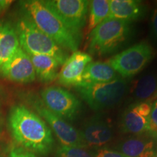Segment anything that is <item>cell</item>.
Listing matches in <instances>:
<instances>
[{"instance_id": "1", "label": "cell", "mask_w": 157, "mask_h": 157, "mask_svg": "<svg viewBox=\"0 0 157 157\" xmlns=\"http://www.w3.org/2000/svg\"><path fill=\"white\" fill-rule=\"evenodd\" d=\"M8 127L11 136L20 147L44 156L52 150L54 138L50 127L26 105L16 104L11 107Z\"/></svg>"}, {"instance_id": "2", "label": "cell", "mask_w": 157, "mask_h": 157, "mask_svg": "<svg viewBox=\"0 0 157 157\" xmlns=\"http://www.w3.org/2000/svg\"><path fill=\"white\" fill-rule=\"evenodd\" d=\"M21 5L23 15L29 17L39 30L53 39L59 46L65 50L77 51L82 34L68 28L43 1H22Z\"/></svg>"}, {"instance_id": "3", "label": "cell", "mask_w": 157, "mask_h": 157, "mask_svg": "<svg viewBox=\"0 0 157 157\" xmlns=\"http://www.w3.org/2000/svg\"><path fill=\"white\" fill-rule=\"evenodd\" d=\"M132 31V22L106 18L89 34L88 50L98 56L113 53L130 39Z\"/></svg>"}, {"instance_id": "4", "label": "cell", "mask_w": 157, "mask_h": 157, "mask_svg": "<svg viewBox=\"0 0 157 157\" xmlns=\"http://www.w3.org/2000/svg\"><path fill=\"white\" fill-rule=\"evenodd\" d=\"M15 27L21 48L27 54L45 55L52 57L63 65L68 53L53 39L40 31L25 15L18 20Z\"/></svg>"}, {"instance_id": "5", "label": "cell", "mask_w": 157, "mask_h": 157, "mask_svg": "<svg viewBox=\"0 0 157 157\" xmlns=\"http://www.w3.org/2000/svg\"><path fill=\"white\" fill-rule=\"evenodd\" d=\"M128 84L124 78H117L105 83H82L76 87L82 99L94 111L111 109L122 101Z\"/></svg>"}, {"instance_id": "6", "label": "cell", "mask_w": 157, "mask_h": 157, "mask_svg": "<svg viewBox=\"0 0 157 157\" xmlns=\"http://www.w3.org/2000/svg\"><path fill=\"white\" fill-rule=\"evenodd\" d=\"M154 57L151 45L140 42L111 57L106 63L123 78H129L140 73Z\"/></svg>"}, {"instance_id": "7", "label": "cell", "mask_w": 157, "mask_h": 157, "mask_svg": "<svg viewBox=\"0 0 157 157\" xmlns=\"http://www.w3.org/2000/svg\"><path fill=\"white\" fill-rule=\"evenodd\" d=\"M25 100L29 105L42 117L52 129L63 146L85 148L87 146L82 140L79 131L76 129L67 121L55 114L43 103L37 95L29 93L25 95Z\"/></svg>"}, {"instance_id": "8", "label": "cell", "mask_w": 157, "mask_h": 157, "mask_svg": "<svg viewBox=\"0 0 157 157\" xmlns=\"http://www.w3.org/2000/svg\"><path fill=\"white\" fill-rule=\"evenodd\" d=\"M41 100L50 111L65 121H74L82 111V103L74 94L56 86L41 91Z\"/></svg>"}, {"instance_id": "9", "label": "cell", "mask_w": 157, "mask_h": 157, "mask_svg": "<svg viewBox=\"0 0 157 157\" xmlns=\"http://www.w3.org/2000/svg\"><path fill=\"white\" fill-rule=\"evenodd\" d=\"M90 2L87 0H46L43 2L50 7L68 28L78 34H82V29L87 21Z\"/></svg>"}, {"instance_id": "10", "label": "cell", "mask_w": 157, "mask_h": 157, "mask_svg": "<svg viewBox=\"0 0 157 157\" xmlns=\"http://www.w3.org/2000/svg\"><path fill=\"white\" fill-rule=\"evenodd\" d=\"M151 106V101L130 104L121 115L120 121L121 132L137 135L148 134Z\"/></svg>"}, {"instance_id": "11", "label": "cell", "mask_w": 157, "mask_h": 157, "mask_svg": "<svg viewBox=\"0 0 157 157\" xmlns=\"http://www.w3.org/2000/svg\"><path fill=\"white\" fill-rule=\"evenodd\" d=\"M0 75L17 83H31L36 79V73L29 55L20 47L6 63Z\"/></svg>"}, {"instance_id": "12", "label": "cell", "mask_w": 157, "mask_h": 157, "mask_svg": "<svg viewBox=\"0 0 157 157\" xmlns=\"http://www.w3.org/2000/svg\"><path fill=\"white\" fill-rule=\"evenodd\" d=\"M93 58L90 54L76 51L63 64L58 75V83L65 87H78L82 84L84 71Z\"/></svg>"}, {"instance_id": "13", "label": "cell", "mask_w": 157, "mask_h": 157, "mask_svg": "<svg viewBox=\"0 0 157 157\" xmlns=\"http://www.w3.org/2000/svg\"><path fill=\"white\" fill-rule=\"evenodd\" d=\"M79 132L87 146H102L113 138V131L109 124L97 116L86 121Z\"/></svg>"}, {"instance_id": "14", "label": "cell", "mask_w": 157, "mask_h": 157, "mask_svg": "<svg viewBox=\"0 0 157 157\" xmlns=\"http://www.w3.org/2000/svg\"><path fill=\"white\" fill-rule=\"evenodd\" d=\"M146 12V7L140 1L109 0V13L107 18L132 22L144 17Z\"/></svg>"}, {"instance_id": "15", "label": "cell", "mask_w": 157, "mask_h": 157, "mask_svg": "<svg viewBox=\"0 0 157 157\" xmlns=\"http://www.w3.org/2000/svg\"><path fill=\"white\" fill-rule=\"evenodd\" d=\"M20 47L15 27L8 22L0 23V73Z\"/></svg>"}, {"instance_id": "16", "label": "cell", "mask_w": 157, "mask_h": 157, "mask_svg": "<svg viewBox=\"0 0 157 157\" xmlns=\"http://www.w3.org/2000/svg\"><path fill=\"white\" fill-rule=\"evenodd\" d=\"M152 137H133L123 140L117 146L118 151L128 157H154L156 153Z\"/></svg>"}, {"instance_id": "17", "label": "cell", "mask_w": 157, "mask_h": 157, "mask_svg": "<svg viewBox=\"0 0 157 157\" xmlns=\"http://www.w3.org/2000/svg\"><path fill=\"white\" fill-rule=\"evenodd\" d=\"M28 55L34 66L36 76L41 82L50 83L58 78L60 64L56 59L45 55Z\"/></svg>"}, {"instance_id": "18", "label": "cell", "mask_w": 157, "mask_h": 157, "mask_svg": "<svg viewBox=\"0 0 157 157\" xmlns=\"http://www.w3.org/2000/svg\"><path fill=\"white\" fill-rule=\"evenodd\" d=\"M119 78V74L107 63L92 61L84 71L82 83H105Z\"/></svg>"}, {"instance_id": "19", "label": "cell", "mask_w": 157, "mask_h": 157, "mask_svg": "<svg viewBox=\"0 0 157 157\" xmlns=\"http://www.w3.org/2000/svg\"><path fill=\"white\" fill-rule=\"evenodd\" d=\"M157 90V76L148 74L137 80L132 90L133 103L151 101Z\"/></svg>"}, {"instance_id": "20", "label": "cell", "mask_w": 157, "mask_h": 157, "mask_svg": "<svg viewBox=\"0 0 157 157\" xmlns=\"http://www.w3.org/2000/svg\"><path fill=\"white\" fill-rule=\"evenodd\" d=\"M90 6L88 34L109 16V0H93L90 2Z\"/></svg>"}, {"instance_id": "21", "label": "cell", "mask_w": 157, "mask_h": 157, "mask_svg": "<svg viewBox=\"0 0 157 157\" xmlns=\"http://www.w3.org/2000/svg\"><path fill=\"white\" fill-rule=\"evenodd\" d=\"M57 157H95L83 148L66 146L61 145L56 151Z\"/></svg>"}, {"instance_id": "22", "label": "cell", "mask_w": 157, "mask_h": 157, "mask_svg": "<svg viewBox=\"0 0 157 157\" xmlns=\"http://www.w3.org/2000/svg\"><path fill=\"white\" fill-rule=\"evenodd\" d=\"M148 135L152 137H157V99L152 103Z\"/></svg>"}, {"instance_id": "23", "label": "cell", "mask_w": 157, "mask_h": 157, "mask_svg": "<svg viewBox=\"0 0 157 157\" xmlns=\"http://www.w3.org/2000/svg\"><path fill=\"white\" fill-rule=\"evenodd\" d=\"M7 157H37L34 153L24 149L22 147H14L10 150Z\"/></svg>"}, {"instance_id": "24", "label": "cell", "mask_w": 157, "mask_h": 157, "mask_svg": "<svg viewBox=\"0 0 157 157\" xmlns=\"http://www.w3.org/2000/svg\"><path fill=\"white\" fill-rule=\"evenodd\" d=\"M95 157H128L122 153L117 151L110 150L108 148L98 149L95 154Z\"/></svg>"}, {"instance_id": "25", "label": "cell", "mask_w": 157, "mask_h": 157, "mask_svg": "<svg viewBox=\"0 0 157 157\" xmlns=\"http://www.w3.org/2000/svg\"><path fill=\"white\" fill-rule=\"evenodd\" d=\"M150 26L152 38L157 43V8L155 9L152 13Z\"/></svg>"}, {"instance_id": "26", "label": "cell", "mask_w": 157, "mask_h": 157, "mask_svg": "<svg viewBox=\"0 0 157 157\" xmlns=\"http://www.w3.org/2000/svg\"><path fill=\"white\" fill-rule=\"evenodd\" d=\"M12 3V1H6V0H3V1H0V9L5 10L7 8L8 6Z\"/></svg>"}, {"instance_id": "27", "label": "cell", "mask_w": 157, "mask_h": 157, "mask_svg": "<svg viewBox=\"0 0 157 157\" xmlns=\"http://www.w3.org/2000/svg\"><path fill=\"white\" fill-rule=\"evenodd\" d=\"M2 124H3V115H2V111L1 105H0V132H1L2 127Z\"/></svg>"}, {"instance_id": "28", "label": "cell", "mask_w": 157, "mask_h": 157, "mask_svg": "<svg viewBox=\"0 0 157 157\" xmlns=\"http://www.w3.org/2000/svg\"><path fill=\"white\" fill-rule=\"evenodd\" d=\"M154 157H157V151H156V153H155V155Z\"/></svg>"}, {"instance_id": "29", "label": "cell", "mask_w": 157, "mask_h": 157, "mask_svg": "<svg viewBox=\"0 0 157 157\" xmlns=\"http://www.w3.org/2000/svg\"><path fill=\"white\" fill-rule=\"evenodd\" d=\"M155 96H156V98H157V90H156V94H155Z\"/></svg>"}, {"instance_id": "30", "label": "cell", "mask_w": 157, "mask_h": 157, "mask_svg": "<svg viewBox=\"0 0 157 157\" xmlns=\"http://www.w3.org/2000/svg\"><path fill=\"white\" fill-rule=\"evenodd\" d=\"M156 6H157V2H156ZM156 8H157V7H156Z\"/></svg>"}]
</instances>
